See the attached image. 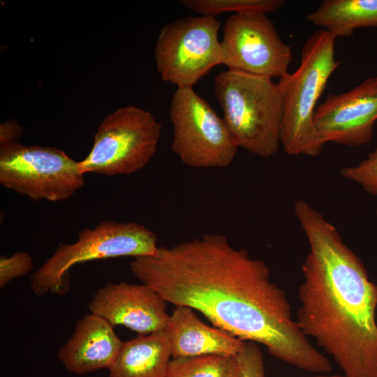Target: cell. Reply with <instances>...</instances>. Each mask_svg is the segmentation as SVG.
Returning a JSON list of instances; mask_svg holds the SVG:
<instances>
[{
  "instance_id": "cell-7",
  "label": "cell",
  "mask_w": 377,
  "mask_h": 377,
  "mask_svg": "<svg viewBox=\"0 0 377 377\" xmlns=\"http://www.w3.org/2000/svg\"><path fill=\"white\" fill-rule=\"evenodd\" d=\"M173 128L172 151L184 165L223 168L234 161L238 146L225 121L193 88H179L169 108Z\"/></svg>"
},
{
  "instance_id": "cell-6",
  "label": "cell",
  "mask_w": 377,
  "mask_h": 377,
  "mask_svg": "<svg viewBox=\"0 0 377 377\" xmlns=\"http://www.w3.org/2000/svg\"><path fill=\"white\" fill-rule=\"evenodd\" d=\"M161 129L149 111L134 105L117 109L99 125L91 151L78 162L80 172L110 177L138 172L156 154Z\"/></svg>"
},
{
  "instance_id": "cell-19",
  "label": "cell",
  "mask_w": 377,
  "mask_h": 377,
  "mask_svg": "<svg viewBox=\"0 0 377 377\" xmlns=\"http://www.w3.org/2000/svg\"><path fill=\"white\" fill-rule=\"evenodd\" d=\"M341 173L344 178L361 185L367 193L377 195V147L357 165L346 167Z\"/></svg>"
},
{
  "instance_id": "cell-5",
  "label": "cell",
  "mask_w": 377,
  "mask_h": 377,
  "mask_svg": "<svg viewBox=\"0 0 377 377\" xmlns=\"http://www.w3.org/2000/svg\"><path fill=\"white\" fill-rule=\"evenodd\" d=\"M157 235L135 221H103L85 228L73 244H59L54 253L30 276L37 296L59 295L68 290V272L74 265L97 259L151 255L158 249Z\"/></svg>"
},
{
  "instance_id": "cell-18",
  "label": "cell",
  "mask_w": 377,
  "mask_h": 377,
  "mask_svg": "<svg viewBox=\"0 0 377 377\" xmlns=\"http://www.w3.org/2000/svg\"><path fill=\"white\" fill-rule=\"evenodd\" d=\"M179 3L201 15L216 17L221 13L235 12H274L281 8L283 0H180Z\"/></svg>"
},
{
  "instance_id": "cell-22",
  "label": "cell",
  "mask_w": 377,
  "mask_h": 377,
  "mask_svg": "<svg viewBox=\"0 0 377 377\" xmlns=\"http://www.w3.org/2000/svg\"><path fill=\"white\" fill-rule=\"evenodd\" d=\"M23 133L22 128L15 121H8L0 126V144L17 142Z\"/></svg>"
},
{
  "instance_id": "cell-15",
  "label": "cell",
  "mask_w": 377,
  "mask_h": 377,
  "mask_svg": "<svg viewBox=\"0 0 377 377\" xmlns=\"http://www.w3.org/2000/svg\"><path fill=\"white\" fill-rule=\"evenodd\" d=\"M171 357L165 331L139 334L123 342L108 377H166Z\"/></svg>"
},
{
  "instance_id": "cell-20",
  "label": "cell",
  "mask_w": 377,
  "mask_h": 377,
  "mask_svg": "<svg viewBox=\"0 0 377 377\" xmlns=\"http://www.w3.org/2000/svg\"><path fill=\"white\" fill-rule=\"evenodd\" d=\"M32 256L27 252H15L9 257H0V288L11 281L29 273L33 268Z\"/></svg>"
},
{
  "instance_id": "cell-23",
  "label": "cell",
  "mask_w": 377,
  "mask_h": 377,
  "mask_svg": "<svg viewBox=\"0 0 377 377\" xmlns=\"http://www.w3.org/2000/svg\"><path fill=\"white\" fill-rule=\"evenodd\" d=\"M307 377H347L343 375H318L315 376H307Z\"/></svg>"
},
{
  "instance_id": "cell-21",
  "label": "cell",
  "mask_w": 377,
  "mask_h": 377,
  "mask_svg": "<svg viewBox=\"0 0 377 377\" xmlns=\"http://www.w3.org/2000/svg\"><path fill=\"white\" fill-rule=\"evenodd\" d=\"M242 377H265L263 356L260 346L253 341H245L237 355Z\"/></svg>"
},
{
  "instance_id": "cell-2",
  "label": "cell",
  "mask_w": 377,
  "mask_h": 377,
  "mask_svg": "<svg viewBox=\"0 0 377 377\" xmlns=\"http://www.w3.org/2000/svg\"><path fill=\"white\" fill-rule=\"evenodd\" d=\"M309 250L296 322L347 377H377V284L340 234L307 201L294 204Z\"/></svg>"
},
{
  "instance_id": "cell-16",
  "label": "cell",
  "mask_w": 377,
  "mask_h": 377,
  "mask_svg": "<svg viewBox=\"0 0 377 377\" xmlns=\"http://www.w3.org/2000/svg\"><path fill=\"white\" fill-rule=\"evenodd\" d=\"M306 18L336 38L348 37L355 29L377 27V0H324Z\"/></svg>"
},
{
  "instance_id": "cell-13",
  "label": "cell",
  "mask_w": 377,
  "mask_h": 377,
  "mask_svg": "<svg viewBox=\"0 0 377 377\" xmlns=\"http://www.w3.org/2000/svg\"><path fill=\"white\" fill-rule=\"evenodd\" d=\"M113 327L101 316L87 313L77 322L71 337L59 349L58 360L68 372L76 375L109 370L124 342Z\"/></svg>"
},
{
  "instance_id": "cell-3",
  "label": "cell",
  "mask_w": 377,
  "mask_h": 377,
  "mask_svg": "<svg viewBox=\"0 0 377 377\" xmlns=\"http://www.w3.org/2000/svg\"><path fill=\"white\" fill-rule=\"evenodd\" d=\"M336 37L319 29L306 40L300 63L277 82L283 103L281 145L290 156L319 155L325 145L313 115L327 82L339 65L335 59Z\"/></svg>"
},
{
  "instance_id": "cell-4",
  "label": "cell",
  "mask_w": 377,
  "mask_h": 377,
  "mask_svg": "<svg viewBox=\"0 0 377 377\" xmlns=\"http://www.w3.org/2000/svg\"><path fill=\"white\" fill-rule=\"evenodd\" d=\"M215 96L238 147L263 158L281 145L283 103L269 77L227 70L214 77Z\"/></svg>"
},
{
  "instance_id": "cell-14",
  "label": "cell",
  "mask_w": 377,
  "mask_h": 377,
  "mask_svg": "<svg viewBox=\"0 0 377 377\" xmlns=\"http://www.w3.org/2000/svg\"><path fill=\"white\" fill-rule=\"evenodd\" d=\"M172 358L209 354L236 356L245 341L202 322L193 309L176 306L165 329Z\"/></svg>"
},
{
  "instance_id": "cell-12",
  "label": "cell",
  "mask_w": 377,
  "mask_h": 377,
  "mask_svg": "<svg viewBox=\"0 0 377 377\" xmlns=\"http://www.w3.org/2000/svg\"><path fill=\"white\" fill-rule=\"evenodd\" d=\"M90 313L146 335L165 331L170 316L166 302L144 283H108L98 289L87 305Z\"/></svg>"
},
{
  "instance_id": "cell-10",
  "label": "cell",
  "mask_w": 377,
  "mask_h": 377,
  "mask_svg": "<svg viewBox=\"0 0 377 377\" xmlns=\"http://www.w3.org/2000/svg\"><path fill=\"white\" fill-rule=\"evenodd\" d=\"M267 13H235L225 22L222 64L228 70L280 78L288 72L291 47L280 38Z\"/></svg>"
},
{
  "instance_id": "cell-1",
  "label": "cell",
  "mask_w": 377,
  "mask_h": 377,
  "mask_svg": "<svg viewBox=\"0 0 377 377\" xmlns=\"http://www.w3.org/2000/svg\"><path fill=\"white\" fill-rule=\"evenodd\" d=\"M133 275L166 302L202 313L214 327L244 341L264 346L272 356L299 369L330 372L292 316L285 291L272 281L264 261L210 233L129 264Z\"/></svg>"
},
{
  "instance_id": "cell-11",
  "label": "cell",
  "mask_w": 377,
  "mask_h": 377,
  "mask_svg": "<svg viewBox=\"0 0 377 377\" xmlns=\"http://www.w3.org/2000/svg\"><path fill=\"white\" fill-rule=\"evenodd\" d=\"M377 120V76L345 93L329 94L314 112L313 123L327 143L356 147L369 143Z\"/></svg>"
},
{
  "instance_id": "cell-9",
  "label": "cell",
  "mask_w": 377,
  "mask_h": 377,
  "mask_svg": "<svg viewBox=\"0 0 377 377\" xmlns=\"http://www.w3.org/2000/svg\"><path fill=\"white\" fill-rule=\"evenodd\" d=\"M220 23L212 16H188L164 25L154 48L161 79L179 88H193L222 64Z\"/></svg>"
},
{
  "instance_id": "cell-8",
  "label": "cell",
  "mask_w": 377,
  "mask_h": 377,
  "mask_svg": "<svg viewBox=\"0 0 377 377\" xmlns=\"http://www.w3.org/2000/svg\"><path fill=\"white\" fill-rule=\"evenodd\" d=\"M83 176L78 162L57 147L0 144V184L31 200H68L84 186Z\"/></svg>"
},
{
  "instance_id": "cell-17",
  "label": "cell",
  "mask_w": 377,
  "mask_h": 377,
  "mask_svg": "<svg viewBox=\"0 0 377 377\" xmlns=\"http://www.w3.org/2000/svg\"><path fill=\"white\" fill-rule=\"evenodd\" d=\"M166 377H242L237 355L209 354L172 358Z\"/></svg>"
}]
</instances>
